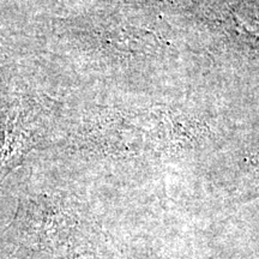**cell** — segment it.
<instances>
[{
    "label": "cell",
    "mask_w": 259,
    "mask_h": 259,
    "mask_svg": "<svg viewBox=\"0 0 259 259\" xmlns=\"http://www.w3.org/2000/svg\"><path fill=\"white\" fill-rule=\"evenodd\" d=\"M29 113L22 97H14L0 106V184L23 160L31 147Z\"/></svg>",
    "instance_id": "obj_1"
}]
</instances>
